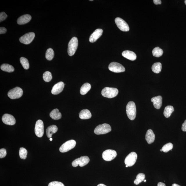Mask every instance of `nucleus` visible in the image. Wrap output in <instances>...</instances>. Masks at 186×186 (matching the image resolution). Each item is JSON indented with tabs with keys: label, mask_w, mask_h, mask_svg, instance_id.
<instances>
[{
	"label": "nucleus",
	"mask_w": 186,
	"mask_h": 186,
	"mask_svg": "<svg viewBox=\"0 0 186 186\" xmlns=\"http://www.w3.org/2000/svg\"><path fill=\"white\" fill-rule=\"evenodd\" d=\"M91 88V85L90 84L88 83H86L84 84L82 86L80 90V92L82 95H85L87 94Z\"/></svg>",
	"instance_id": "b1692460"
},
{
	"label": "nucleus",
	"mask_w": 186,
	"mask_h": 186,
	"mask_svg": "<svg viewBox=\"0 0 186 186\" xmlns=\"http://www.w3.org/2000/svg\"><path fill=\"white\" fill-rule=\"evenodd\" d=\"M27 151L26 149L23 147L20 148L19 155L21 159H25L27 158Z\"/></svg>",
	"instance_id": "473e14b6"
},
{
	"label": "nucleus",
	"mask_w": 186,
	"mask_h": 186,
	"mask_svg": "<svg viewBox=\"0 0 186 186\" xmlns=\"http://www.w3.org/2000/svg\"><path fill=\"white\" fill-rule=\"evenodd\" d=\"M155 135L151 129H149L146 132V139L149 144L153 143L155 140Z\"/></svg>",
	"instance_id": "aec40b11"
},
{
	"label": "nucleus",
	"mask_w": 186,
	"mask_h": 186,
	"mask_svg": "<svg viewBox=\"0 0 186 186\" xmlns=\"http://www.w3.org/2000/svg\"><path fill=\"white\" fill-rule=\"evenodd\" d=\"M35 134L37 136L41 137L44 133V125L43 122L41 120L37 121L35 129Z\"/></svg>",
	"instance_id": "f8f14e48"
},
{
	"label": "nucleus",
	"mask_w": 186,
	"mask_h": 186,
	"mask_svg": "<svg viewBox=\"0 0 186 186\" xmlns=\"http://www.w3.org/2000/svg\"><path fill=\"white\" fill-rule=\"evenodd\" d=\"M65 84L63 82H60L56 84L53 87L51 90L52 94L56 95L60 94L64 88Z\"/></svg>",
	"instance_id": "dca6fc26"
},
{
	"label": "nucleus",
	"mask_w": 186,
	"mask_h": 186,
	"mask_svg": "<svg viewBox=\"0 0 186 186\" xmlns=\"http://www.w3.org/2000/svg\"><path fill=\"white\" fill-rule=\"evenodd\" d=\"M89 161L90 159L88 157L83 156L74 160L72 162V165L74 167H77L79 165L81 167H83L88 164Z\"/></svg>",
	"instance_id": "0eeeda50"
},
{
	"label": "nucleus",
	"mask_w": 186,
	"mask_h": 186,
	"mask_svg": "<svg viewBox=\"0 0 186 186\" xmlns=\"http://www.w3.org/2000/svg\"><path fill=\"white\" fill-rule=\"evenodd\" d=\"M115 22L117 27H118L120 30L125 31V32H126V31H129L130 28L129 25L122 19L119 17L116 18L115 19Z\"/></svg>",
	"instance_id": "9b49d317"
},
{
	"label": "nucleus",
	"mask_w": 186,
	"mask_h": 186,
	"mask_svg": "<svg viewBox=\"0 0 186 186\" xmlns=\"http://www.w3.org/2000/svg\"><path fill=\"white\" fill-rule=\"evenodd\" d=\"M2 120L3 123L7 125L12 126L16 123V120L14 117L10 114H5L3 115Z\"/></svg>",
	"instance_id": "4468645a"
},
{
	"label": "nucleus",
	"mask_w": 186,
	"mask_h": 186,
	"mask_svg": "<svg viewBox=\"0 0 186 186\" xmlns=\"http://www.w3.org/2000/svg\"><path fill=\"white\" fill-rule=\"evenodd\" d=\"M7 17V15L4 12L0 13V22H1L6 19Z\"/></svg>",
	"instance_id": "e433bc0d"
},
{
	"label": "nucleus",
	"mask_w": 186,
	"mask_h": 186,
	"mask_svg": "<svg viewBox=\"0 0 186 186\" xmlns=\"http://www.w3.org/2000/svg\"><path fill=\"white\" fill-rule=\"evenodd\" d=\"M111 131V128L109 124H100L96 128L94 133L97 135H104Z\"/></svg>",
	"instance_id": "20e7f679"
},
{
	"label": "nucleus",
	"mask_w": 186,
	"mask_h": 186,
	"mask_svg": "<svg viewBox=\"0 0 186 186\" xmlns=\"http://www.w3.org/2000/svg\"><path fill=\"white\" fill-rule=\"evenodd\" d=\"M50 116L52 119L55 120L60 119L62 117L61 113L57 109H53L50 113Z\"/></svg>",
	"instance_id": "5701e85b"
},
{
	"label": "nucleus",
	"mask_w": 186,
	"mask_h": 186,
	"mask_svg": "<svg viewBox=\"0 0 186 186\" xmlns=\"http://www.w3.org/2000/svg\"><path fill=\"white\" fill-rule=\"evenodd\" d=\"M153 2L155 5H160L161 4L162 2L161 0H154Z\"/></svg>",
	"instance_id": "ea45409f"
},
{
	"label": "nucleus",
	"mask_w": 186,
	"mask_h": 186,
	"mask_svg": "<svg viewBox=\"0 0 186 186\" xmlns=\"http://www.w3.org/2000/svg\"><path fill=\"white\" fill-rule=\"evenodd\" d=\"M58 130V128L56 126L53 125L49 126L46 130V134L48 138H51L52 135L56 133Z\"/></svg>",
	"instance_id": "4be33fe9"
},
{
	"label": "nucleus",
	"mask_w": 186,
	"mask_h": 186,
	"mask_svg": "<svg viewBox=\"0 0 186 186\" xmlns=\"http://www.w3.org/2000/svg\"><path fill=\"white\" fill-rule=\"evenodd\" d=\"M174 111V108L172 106H167L165 108L163 112L164 115L166 118H168L169 117H170L171 115Z\"/></svg>",
	"instance_id": "393cba45"
},
{
	"label": "nucleus",
	"mask_w": 186,
	"mask_h": 186,
	"mask_svg": "<svg viewBox=\"0 0 186 186\" xmlns=\"http://www.w3.org/2000/svg\"><path fill=\"white\" fill-rule=\"evenodd\" d=\"M126 167H128V165H126Z\"/></svg>",
	"instance_id": "de8ad7c7"
},
{
	"label": "nucleus",
	"mask_w": 186,
	"mask_h": 186,
	"mask_svg": "<svg viewBox=\"0 0 186 186\" xmlns=\"http://www.w3.org/2000/svg\"><path fill=\"white\" fill-rule=\"evenodd\" d=\"M182 130L184 132H186V120L182 124Z\"/></svg>",
	"instance_id": "58836bf2"
},
{
	"label": "nucleus",
	"mask_w": 186,
	"mask_h": 186,
	"mask_svg": "<svg viewBox=\"0 0 186 186\" xmlns=\"http://www.w3.org/2000/svg\"><path fill=\"white\" fill-rule=\"evenodd\" d=\"M173 148V145L171 143H167V144H165L163 146L161 149L162 151L167 153L169 151L172 150Z\"/></svg>",
	"instance_id": "72a5a7b5"
},
{
	"label": "nucleus",
	"mask_w": 186,
	"mask_h": 186,
	"mask_svg": "<svg viewBox=\"0 0 186 186\" xmlns=\"http://www.w3.org/2000/svg\"><path fill=\"white\" fill-rule=\"evenodd\" d=\"M52 140H53V139H52L51 137V138L50 139V140L51 141H52Z\"/></svg>",
	"instance_id": "c03bdc74"
},
{
	"label": "nucleus",
	"mask_w": 186,
	"mask_h": 186,
	"mask_svg": "<svg viewBox=\"0 0 186 186\" xmlns=\"http://www.w3.org/2000/svg\"><path fill=\"white\" fill-rule=\"evenodd\" d=\"M7 32V29L3 27H1L0 28V34H4Z\"/></svg>",
	"instance_id": "4c0bfd02"
},
{
	"label": "nucleus",
	"mask_w": 186,
	"mask_h": 186,
	"mask_svg": "<svg viewBox=\"0 0 186 186\" xmlns=\"http://www.w3.org/2000/svg\"><path fill=\"white\" fill-rule=\"evenodd\" d=\"M76 144V141L74 140L67 141L60 146L59 151L62 153L68 152L74 148Z\"/></svg>",
	"instance_id": "423d86ee"
},
{
	"label": "nucleus",
	"mask_w": 186,
	"mask_h": 186,
	"mask_svg": "<svg viewBox=\"0 0 186 186\" xmlns=\"http://www.w3.org/2000/svg\"><path fill=\"white\" fill-rule=\"evenodd\" d=\"M31 19V17L30 15L26 14L23 15L18 19L17 23L19 25H22L27 24Z\"/></svg>",
	"instance_id": "a211bd4d"
},
{
	"label": "nucleus",
	"mask_w": 186,
	"mask_h": 186,
	"mask_svg": "<svg viewBox=\"0 0 186 186\" xmlns=\"http://www.w3.org/2000/svg\"><path fill=\"white\" fill-rule=\"evenodd\" d=\"M48 186H65L64 184L60 182L53 181L50 182Z\"/></svg>",
	"instance_id": "f704fd0d"
},
{
	"label": "nucleus",
	"mask_w": 186,
	"mask_h": 186,
	"mask_svg": "<svg viewBox=\"0 0 186 186\" xmlns=\"http://www.w3.org/2000/svg\"><path fill=\"white\" fill-rule=\"evenodd\" d=\"M185 5H186V0H185Z\"/></svg>",
	"instance_id": "49530a36"
},
{
	"label": "nucleus",
	"mask_w": 186,
	"mask_h": 186,
	"mask_svg": "<svg viewBox=\"0 0 186 186\" xmlns=\"http://www.w3.org/2000/svg\"><path fill=\"white\" fill-rule=\"evenodd\" d=\"M137 156L135 152H132L126 157L124 161V163L128 167L133 166L137 161Z\"/></svg>",
	"instance_id": "1a4fd4ad"
},
{
	"label": "nucleus",
	"mask_w": 186,
	"mask_h": 186,
	"mask_svg": "<svg viewBox=\"0 0 186 186\" xmlns=\"http://www.w3.org/2000/svg\"><path fill=\"white\" fill-rule=\"evenodd\" d=\"M162 66L160 62H156L152 65V69L154 73L159 74L161 71Z\"/></svg>",
	"instance_id": "bb28decb"
},
{
	"label": "nucleus",
	"mask_w": 186,
	"mask_h": 186,
	"mask_svg": "<svg viewBox=\"0 0 186 186\" xmlns=\"http://www.w3.org/2000/svg\"><path fill=\"white\" fill-rule=\"evenodd\" d=\"M23 90L19 87L11 89L8 93V97L11 99H15L19 98L23 94Z\"/></svg>",
	"instance_id": "39448f33"
},
{
	"label": "nucleus",
	"mask_w": 186,
	"mask_h": 186,
	"mask_svg": "<svg viewBox=\"0 0 186 186\" xmlns=\"http://www.w3.org/2000/svg\"><path fill=\"white\" fill-rule=\"evenodd\" d=\"M160 151H162V149H161V150H160Z\"/></svg>",
	"instance_id": "09e8293b"
},
{
	"label": "nucleus",
	"mask_w": 186,
	"mask_h": 186,
	"mask_svg": "<svg viewBox=\"0 0 186 186\" xmlns=\"http://www.w3.org/2000/svg\"><path fill=\"white\" fill-rule=\"evenodd\" d=\"M7 155V152L6 150L5 149H1L0 150V158L1 159L5 158Z\"/></svg>",
	"instance_id": "c9c22d12"
},
{
	"label": "nucleus",
	"mask_w": 186,
	"mask_h": 186,
	"mask_svg": "<svg viewBox=\"0 0 186 186\" xmlns=\"http://www.w3.org/2000/svg\"><path fill=\"white\" fill-rule=\"evenodd\" d=\"M109 69L115 73H120L125 71V68L122 65L117 62L111 63L109 66Z\"/></svg>",
	"instance_id": "9d476101"
},
{
	"label": "nucleus",
	"mask_w": 186,
	"mask_h": 186,
	"mask_svg": "<svg viewBox=\"0 0 186 186\" xmlns=\"http://www.w3.org/2000/svg\"><path fill=\"white\" fill-rule=\"evenodd\" d=\"M97 186H107L103 184H100L98 185Z\"/></svg>",
	"instance_id": "79ce46f5"
},
{
	"label": "nucleus",
	"mask_w": 186,
	"mask_h": 186,
	"mask_svg": "<svg viewBox=\"0 0 186 186\" xmlns=\"http://www.w3.org/2000/svg\"><path fill=\"white\" fill-rule=\"evenodd\" d=\"M80 118L82 119H88L92 117V114L88 109H83L81 111L79 114Z\"/></svg>",
	"instance_id": "412c9836"
},
{
	"label": "nucleus",
	"mask_w": 186,
	"mask_h": 186,
	"mask_svg": "<svg viewBox=\"0 0 186 186\" xmlns=\"http://www.w3.org/2000/svg\"><path fill=\"white\" fill-rule=\"evenodd\" d=\"M151 101L153 102V105L156 109L160 108L162 103V98L161 96H155L151 98Z\"/></svg>",
	"instance_id": "f3484780"
},
{
	"label": "nucleus",
	"mask_w": 186,
	"mask_h": 186,
	"mask_svg": "<svg viewBox=\"0 0 186 186\" xmlns=\"http://www.w3.org/2000/svg\"><path fill=\"white\" fill-rule=\"evenodd\" d=\"M172 186H181L179 185H177V184L174 183V184H173Z\"/></svg>",
	"instance_id": "37998d69"
},
{
	"label": "nucleus",
	"mask_w": 186,
	"mask_h": 186,
	"mask_svg": "<svg viewBox=\"0 0 186 186\" xmlns=\"http://www.w3.org/2000/svg\"><path fill=\"white\" fill-rule=\"evenodd\" d=\"M20 62L25 69H28L29 67V64L28 59L25 57H22L20 58Z\"/></svg>",
	"instance_id": "7c9ffc66"
},
{
	"label": "nucleus",
	"mask_w": 186,
	"mask_h": 186,
	"mask_svg": "<svg viewBox=\"0 0 186 186\" xmlns=\"http://www.w3.org/2000/svg\"><path fill=\"white\" fill-rule=\"evenodd\" d=\"M52 78V74L49 71H46L44 72L43 75V78L46 82H49L51 81Z\"/></svg>",
	"instance_id": "2f4dec72"
},
{
	"label": "nucleus",
	"mask_w": 186,
	"mask_h": 186,
	"mask_svg": "<svg viewBox=\"0 0 186 186\" xmlns=\"http://www.w3.org/2000/svg\"><path fill=\"white\" fill-rule=\"evenodd\" d=\"M146 180H144V182H146Z\"/></svg>",
	"instance_id": "a18cd8bd"
},
{
	"label": "nucleus",
	"mask_w": 186,
	"mask_h": 186,
	"mask_svg": "<svg viewBox=\"0 0 186 186\" xmlns=\"http://www.w3.org/2000/svg\"><path fill=\"white\" fill-rule=\"evenodd\" d=\"M118 92V89L117 88L107 87L102 89L101 94L104 97L112 98L116 97Z\"/></svg>",
	"instance_id": "f03ea898"
},
{
	"label": "nucleus",
	"mask_w": 186,
	"mask_h": 186,
	"mask_svg": "<svg viewBox=\"0 0 186 186\" xmlns=\"http://www.w3.org/2000/svg\"><path fill=\"white\" fill-rule=\"evenodd\" d=\"M163 51L162 49L159 47H156L152 51V54L154 56L159 57L162 55Z\"/></svg>",
	"instance_id": "c756f323"
},
{
	"label": "nucleus",
	"mask_w": 186,
	"mask_h": 186,
	"mask_svg": "<svg viewBox=\"0 0 186 186\" xmlns=\"http://www.w3.org/2000/svg\"><path fill=\"white\" fill-rule=\"evenodd\" d=\"M122 54L123 56L130 60H135L137 58L136 55L135 54V53L132 51H124L122 52Z\"/></svg>",
	"instance_id": "6ab92c4d"
},
{
	"label": "nucleus",
	"mask_w": 186,
	"mask_h": 186,
	"mask_svg": "<svg viewBox=\"0 0 186 186\" xmlns=\"http://www.w3.org/2000/svg\"><path fill=\"white\" fill-rule=\"evenodd\" d=\"M103 32V30L101 29L96 30L91 35L89 38V42L91 43L96 42L102 36Z\"/></svg>",
	"instance_id": "2eb2a0df"
},
{
	"label": "nucleus",
	"mask_w": 186,
	"mask_h": 186,
	"mask_svg": "<svg viewBox=\"0 0 186 186\" xmlns=\"http://www.w3.org/2000/svg\"><path fill=\"white\" fill-rule=\"evenodd\" d=\"M126 112L127 116L130 120H133L136 116V107L134 102L130 101L128 102L126 107Z\"/></svg>",
	"instance_id": "f257e3e1"
},
{
	"label": "nucleus",
	"mask_w": 186,
	"mask_h": 186,
	"mask_svg": "<svg viewBox=\"0 0 186 186\" xmlns=\"http://www.w3.org/2000/svg\"><path fill=\"white\" fill-rule=\"evenodd\" d=\"M157 186H166L164 183L162 182H160L158 184Z\"/></svg>",
	"instance_id": "a19ab883"
},
{
	"label": "nucleus",
	"mask_w": 186,
	"mask_h": 186,
	"mask_svg": "<svg viewBox=\"0 0 186 186\" xmlns=\"http://www.w3.org/2000/svg\"><path fill=\"white\" fill-rule=\"evenodd\" d=\"M54 56V52L51 48L46 50V58L48 60H51Z\"/></svg>",
	"instance_id": "cd10ccee"
},
{
	"label": "nucleus",
	"mask_w": 186,
	"mask_h": 186,
	"mask_svg": "<svg viewBox=\"0 0 186 186\" xmlns=\"http://www.w3.org/2000/svg\"><path fill=\"white\" fill-rule=\"evenodd\" d=\"M35 34L33 32H30L26 33L19 39V41L22 43L28 44H31L35 38Z\"/></svg>",
	"instance_id": "ddd939ff"
},
{
	"label": "nucleus",
	"mask_w": 186,
	"mask_h": 186,
	"mask_svg": "<svg viewBox=\"0 0 186 186\" xmlns=\"http://www.w3.org/2000/svg\"><path fill=\"white\" fill-rule=\"evenodd\" d=\"M1 69L3 71L12 72L14 71V68L12 65L8 64H3L1 66Z\"/></svg>",
	"instance_id": "a878e982"
},
{
	"label": "nucleus",
	"mask_w": 186,
	"mask_h": 186,
	"mask_svg": "<svg viewBox=\"0 0 186 186\" xmlns=\"http://www.w3.org/2000/svg\"><path fill=\"white\" fill-rule=\"evenodd\" d=\"M78 44V42L77 37H74L70 40L68 45V53L69 55L71 56L74 54L77 51Z\"/></svg>",
	"instance_id": "7ed1b4c3"
},
{
	"label": "nucleus",
	"mask_w": 186,
	"mask_h": 186,
	"mask_svg": "<svg viewBox=\"0 0 186 186\" xmlns=\"http://www.w3.org/2000/svg\"><path fill=\"white\" fill-rule=\"evenodd\" d=\"M146 176L143 173H140L136 177V179L135 180L134 183L135 185H138L139 184L144 181L145 180Z\"/></svg>",
	"instance_id": "c85d7f7f"
},
{
	"label": "nucleus",
	"mask_w": 186,
	"mask_h": 186,
	"mask_svg": "<svg viewBox=\"0 0 186 186\" xmlns=\"http://www.w3.org/2000/svg\"><path fill=\"white\" fill-rule=\"evenodd\" d=\"M117 152L113 150H107L104 151L102 154V157L104 160L107 161L112 160L116 157Z\"/></svg>",
	"instance_id": "6e6552de"
}]
</instances>
